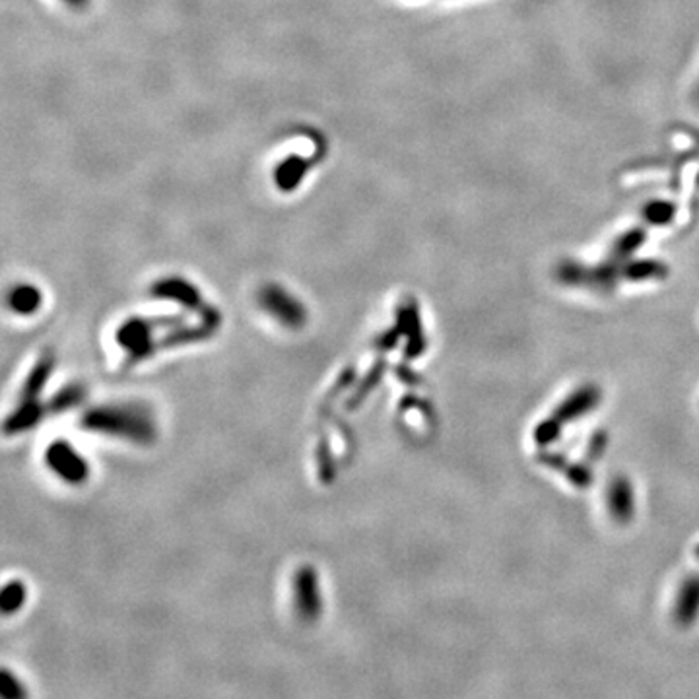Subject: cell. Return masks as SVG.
<instances>
[{
    "instance_id": "cell-1",
    "label": "cell",
    "mask_w": 699,
    "mask_h": 699,
    "mask_svg": "<svg viewBox=\"0 0 699 699\" xmlns=\"http://www.w3.org/2000/svg\"><path fill=\"white\" fill-rule=\"evenodd\" d=\"M84 425L96 432L132 439V442H150L151 435H154L151 420L136 406L94 410L84 418Z\"/></svg>"
},
{
    "instance_id": "cell-2",
    "label": "cell",
    "mask_w": 699,
    "mask_h": 699,
    "mask_svg": "<svg viewBox=\"0 0 699 699\" xmlns=\"http://www.w3.org/2000/svg\"><path fill=\"white\" fill-rule=\"evenodd\" d=\"M323 156V148L318 144L313 158H303L297 154L287 156L275 167V183L282 193H292L299 187L303 177L308 175L309 167H313Z\"/></svg>"
},
{
    "instance_id": "cell-3",
    "label": "cell",
    "mask_w": 699,
    "mask_h": 699,
    "mask_svg": "<svg viewBox=\"0 0 699 699\" xmlns=\"http://www.w3.org/2000/svg\"><path fill=\"white\" fill-rule=\"evenodd\" d=\"M47 463L55 473L70 484H78L88 476V466L80 454H76L68 443H55L47 451Z\"/></svg>"
},
{
    "instance_id": "cell-4",
    "label": "cell",
    "mask_w": 699,
    "mask_h": 699,
    "mask_svg": "<svg viewBox=\"0 0 699 699\" xmlns=\"http://www.w3.org/2000/svg\"><path fill=\"white\" fill-rule=\"evenodd\" d=\"M600 399H602V392L597 385H585L581 389L573 391L569 397L556 408L554 416L559 418L564 423L579 420L581 416L592 412V410L599 406Z\"/></svg>"
},
{
    "instance_id": "cell-5",
    "label": "cell",
    "mask_w": 699,
    "mask_h": 699,
    "mask_svg": "<svg viewBox=\"0 0 699 699\" xmlns=\"http://www.w3.org/2000/svg\"><path fill=\"white\" fill-rule=\"evenodd\" d=\"M261 301H263V308L268 309V313H272L276 318H280L282 323L290 327L301 325L303 318H306V313H303L299 301L290 297V294H286L282 287H276V286L266 287Z\"/></svg>"
},
{
    "instance_id": "cell-6",
    "label": "cell",
    "mask_w": 699,
    "mask_h": 699,
    "mask_svg": "<svg viewBox=\"0 0 699 699\" xmlns=\"http://www.w3.org/2000/svg\"><path fill=\"white\" fill-rule=\"evenodd\" d=\"M608 507L618 523H630L635 513L631 484L626 476H616L608 488Z\"/></svg>"
},
{
    "instance_id": "cell-7",
    "label": "cell",
    "mask_w": 699,
    "mask_h": 699,
    "mask_svg": "<svg viewBox=\"0 0 699 699\" xmlns=\"http://www.w3.org/2000/svg\"><path fill=\"white\" fill-rule=\"evenodd\" d=\"M297 608L299 614L308 620H313L321 612V599H318L317 577L313 569H301L297 573Z\"/></svg>"
},
{
    "instance_id": "cell-8",
    "label": "cell",
    "mask_w": 699,
    "mask_h": 699,
    "mask_svg": "<svg viewBox=\"0 0 699 699\" xmlns=\"http://www.w3.org/2000/svg\"><path fill=\"white\" fill-rule=\"evenodd\" d=\"M699 616V575H690L682 583L676 599V620L680 626H692Z\"/></svg>"
},
{
    "instance_id": "cell-9",
    "label": "cell",
    "mask_w": 699,
    "mask_h": 699,
    "mask_svg": "<svg viewBox=\"0 0 699 699\" xmlns=\"http://www.w3.org/2000/svg\"><path fill=\"white\" fill-rule=\"evenodd\" d=\"M154 294L160 296V297H167V299H175V301L185 303V306H189L193 309L204 308V303H201V297H199V294H196L194 287L189 282H183V280H179V278H167V280L156 284L154 286Z\"/></svg>"
},
{
    "instance_id": "cell-10",
    "label": "cell",
    "mask_w": 699,
    "mask_h": 699,
    "mask_svg": "<svg viewBox=\"0 0 699 699\" xmlns=\"http://www.w3.org/2000/svg\"><path fill=\"white\" fill-rule=\"evenodd\" d=\"M668 275V266L655 258H640V261L621 263V276L630 282L659 280Z\"/></svg>"
},
{
    "instance_id": "cell-11",
    "label": "cell",
    "mask_w": 699,
    "mask_h": 699,
    "mask_svg": "<svg viewBox=\"0 0 699 699\" xmlns=\"http://www.w3.org/2000/svg\"><path fill=\"white\" fill-rule=\"evenodd\" d=\"M645 239H647V234H645V230H642V227H633V230L621 234L614 243L610 261H614V263L630 261V256L633 253H637V249L643 245Z\"/></svg>"
},
{
    "instance_id": "cell-12",
    "label": "cell",
    "mask_w": 699,
    "mask_h": 699,
    "mask_svg": "<svg viewBox=\"0 0 699 699\" xmlns=\"http://www.w3.org/2000/svg\"><path fill=\"white\" fill-rule=\"evenodd\" d=\"M402 321L406 327V332L410 337V346H408V354L414 356V354H420L423 350V337H422V325H420V318H418V311L414 308V303H410V306L406 309H402L401 313Z\"/></svg>"
},
{
    "instance_id": "cell-13",
    "label": "cell",
    "mask_w": 699,
    "mask_h": 699,
    "mask_svg": "<svg viewBox=\"0 0 699 699\" xmlns=\"http://www.w3.org/2000/svg\"><path fill=\"white\" fill-rule=\"evenodd\" d=\"M676 216V206L668 201H651L643 208V218L652 225H666Z\"/></svg>"
},
{
    "instance_id": "cell-14",
    "label": "cell",
    "mask_w": 699,
    "mask_h": 699,
    "mask_svg": "<svg viewBox=\"0 0 699 699\" xmlns=\"http://www.w3.org/2000/svg\"><path fill=\"white\" fill-rule=\"evenodd\" d=\"M561 428H564V422L556 418L554 414L550 418L542 420L537 428H535V442L538 447H548L556 443L561 437Z\"/></svg>"
},
{
    "instance_id": "cell-15",
    "label": "cell",
    "mask_w": 699,
    "mask_h": 699,
    "mask_svg": "<svg viewBox=\"0 0 699 699\" xmlns=\"http://www.w3.org/2000/svg\"><path fill=\"white\" fill-rule=\"evenodd\" d=\"M10 301H12L14 311H18V313H34L36 308L39 306L41 297H39V292L36 290V287L22 286V287H18V290L12 292Z\"/></svg>"
},
{
    "instance_id": "cell-16",
    "label": "cell",
    "mask_w": 699,
    "mask_h": 699,
    "mask_svg": "<svg viewBox=\"0 0 699 699\" xmlns=\"http://www.w3.org/2000/svg\"><path fill=\"white\" fill-rule=\"evenodd\" d=\"M51 366H53V360L47 358V360H43V361L39 363V366L36 368V371L32 373V377H29V381H27L26 391H24V397H26V399L36 397V394L41 391L43 383L49 379Z\"/></svg>"
},
{
    "instance_id": "cell-17",
    "label": "cell",
    "mask_w": 699,
    "mask_h": 699,
    "mask_svg": "<svg viewBox=\"0 0 699 699\" xmlns=\"http://www.w3.org/2000/svg\"><path fill=\"white\" fill-rule=\"evenodd\" d=\"M24 599H26L24 587H22L20 583H10V585L5 589V595H3V610H5V614L16 612L18 608L22 606Z\"/></svg>"
},
{
    "instance_id": "cell-18",
    "label": "cell",
    "mask_w": 699,
    "mask_h": 699,
    "mask_svg": "<svg viewBox=\"0 0 699 699\" xmlns=\"http://www.w3.org/2000/svg\"><path fill=\"white\" fill-rule=\"evenodd\" d=\"M564 473H566L568 480L573 485H577V488H587L589 484H592V473L583 464H569L568 463L564 468Z\"/></svg>"
},
{
    "instance_id": "cell-19",
    "label": "cell",
    "mask_w": 699,
    "mask_h": 699,
    "mask_svg": "<svg viewBox=\"0 0 699 699\" xmlns=\"http://www.w3.org/2000/svg\"><path fill=\"white\" fill-rule=\"evenodd\" d=\"M3 697L5 699H26V690L18 680H14L8 671H5V683H3Z\"/></svg>"
},
{
    "instance_id": "cell-20",
    "label": "cell",
    "mask_w": 699,
    "mask_h": 699,
    "mask_svg": "<svg viewBox=\"0 0 699 699\" xmlns=\"http://www.w3.org/2000/svg\"><path fill=\"white\" fill-rule=\"evenodd\" d=\"M606 445H608V435H606L604 432H597L595 435L590 437V442H589L587 457H589V459H599L600 454L604 453Z\"/></svg>"
},
{
    "instance_id": "cell-21",
    "label": "cell",
    "mask_w": 699,
    "mask_h": 699,
    "mask_svg": "<svg viewBox=\"0 0 699 699\" xmlns=\"http://www.w3.org/2000/svg\"><path fill=\"white\" fill-rule=\"evenodd\" d=\"M65 3L68 5V6H72V8H86L88 5H89V0H65Z\"/></svg>"
},
{
    "instance_id": "cell-22",
    "label": "cell",
    "mask_w": 699,
    "mask_h": 699,
    "mask_svg": "<svg viewBox=\"0 0 699 699\" xmlns=\"http://www.w3.org/2000/svg\"><path fill=\"white\" fill-rule=\"evenodd\" d=\"M695 558L699 559V546H697V548H695Z\"/></svg>"
},
{
    "instance_id": "cell-23",
    "label": "cell",
    "mask_w": 699,
    "mask_h": 699,
    "mask_svg": "<svg viewBox=\"0 0 699 699\" xmlns=\"http://www.w3.org/2000/svg\"><path fill=\"white\" fill-rule=\"evenodd\" d=\"M697 185H699V175H697Z\"/></svg>"
}]
</instances>
